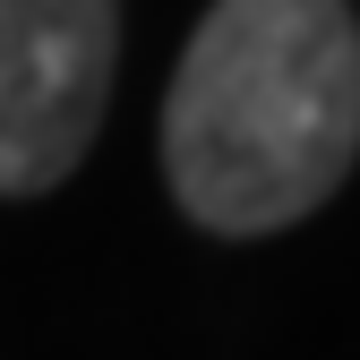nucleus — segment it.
Wrapping results in <instances>:
<instances>
[{
  "instance_id": "f257e3e1",
  "label": "nucleus",
  "mask_w": 360,
  "mask_h": 360,
  "mask_svg": "<svg viewBox=\"0 0 360 360\" xmlns=\"http://www.w3.org/2000/svg\"><path fill=\"white\" fill-rule=\"evenodd\" d=\"M360 163V9L214 0L163 95L172 206L214 240L309 223Z\"/></svg>"
},
{
  "instance_id": "f03ea898",
  "label": "nucleus",
  "mask_w": 360,
  "mask_h": 360,
  "mask_svg": "<svg viewBox=\"0 0 360 360\" xmlns=\"http://www.w3.org/2000/svg\"><path fill=\"white\" fill-rule=\"evenodd\" d=\"M120 77V0H0V198H52Z\"/></svg>"
}]
</instances>
